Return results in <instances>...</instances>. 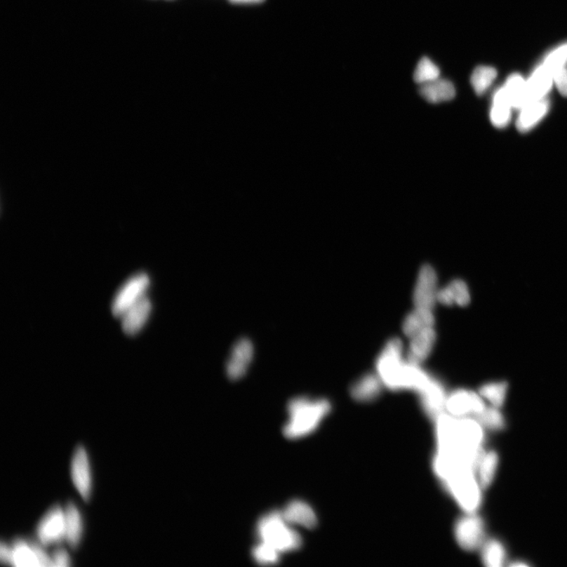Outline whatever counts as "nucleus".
Instances as JSON below:
<instances>
[{
	"instance_id": "nucleus-1",
	"label": "nucleus",
	"mask_w": 567,
	"mask_h": 567,
	"mask_svg": "<svg viewBox=\"0 0 567 567\" xmlns=\"http://www.w3.org/2000/svg\"><path fill=\"white\" fill-rule=\"evenodd\" d=\"M289 421L284 429L288 439L295 440L316 430L330 413L331 405L326 399L295 398L288 404Z\"/></svg>"
},
{
	"instance_id": "nucleus-2",
	"label": "nucleus",
	"mask_w": 567,
	"mask_h": 567,
	"mask_svg": "<svg viewBox=\"0 0 567 567\" xmlns=\"http://www.w3.org/2000/svg\"><path fill=\"white\" fill-rule=\"evenodd\" d=\"M446 492L465 513H476L482 502V491L475 470L462 468L441 481Z\"/></svg>"
},
{
	"instance_id": "nucleus-3",
	"label": "nucleus",
	"mask_w": 567,
	"mask_h": 567,
	"mask_svg": "<svg viewBox=\"0 0 567 567\" xmlns=\"http://www.w3.org/2000/svg\"><path fill=\"white\" fill-rule=\"evenodd\" d=\"M258 536L261 542L274 547L281 554L298 550L302 544L300 534L292 528L280 512H270L258 523Z\"/></svg>"
},
{
	"instance_id": "nucleus-4",
	"label": "nucleus",
	"mask_w": 567,
	"mask_h": 567,
	"mask_svg": "<svg viewBox=\"0 0 567 567\" xmlns=\"http://www.w3.org/2000/svg\"><path fill=\"white\" fill-rule=\"evenodd\" d=\"M404 363L402 341L398 338L391 339L385 345L376 362V373L385 387L395 391L399 373Z\"/></svg>"
},
{
	"instance_id": "nucleus-5",
	"label": "nucleus",
	"mask_w": 567,
	"mask_h": 567,
	"mask_svg": "<svg viewBox=\"0 0 567 567\" xmlns=\"http://www.w3.org/2000/svg\"><path fill=\"white\" fill-rule=\"evenodd\" d=\"M484 521L476 513H465L455 521L454 536L462 549L473 552L485 542Z\"/></svg>"
},
{
	"instance_id": "nucleus-6",
	"label": "nucleus",
	"mask_w": 567,
	"mask_h": 567,
	"mask_svg": "<svg viewBox=\"0 0 567 567\" xmlns=\"http://www.w3.org/2000/svg\"><path fill=\"white\" fill-rule=\"evenodd\" d=\"M150 284L149 276L146 274H139L128 279L114 296L112 307L114 316L121 318L128 309L145 298Z\"/></svg>"
},
{
	"instance_id": "nucleus-7",
	"label": "nucleus",
	"mask_w": 567,
	"mask_h": 567,
	"mask_svg": "<svg viewBox=\"0 0 567 567\" xmlns=\"http://www.w3.org/2000/svg\"><path fill=\"white\" fill-rule=\"evenodd\" d=\"M487 406L479 393L465 389H456L448 393L446 412L457 418L480 415Z\"/></svg>"
},
{
	"instance_id": "nucleus-8",
	"label": "nucleus",
	"mask_w": 567,
	"mask_h": 567,
	"mask_svg": "<svg viewBox=\"0 0 567 567\" xmlns=\"http://www.w3.org/2000/svg\"><path fill=\"white\" fill-rule=\"evenodd\" d=\"M36 536L43 546L62 542L66 540L65 510L55 506L44 514L36 527Z\"/></svg>"
},
{
	"instance_id": "nucleus-9",
	"label": "nucleus",
	"mask_w": 567,
	"mask_h": 567,
	"mask_svg": "<svg viewBox=\"0 0 567 567\" xmlns=\"http://www.w3.org/2000/svg\"><path fill=\"white\" fill-rule=\"evenodd\" d=\"M438 276L436 270L429 264H425L420 272L413 291L415 307L434 310L437 302Z\"/></svg>"
},
{
	"instance_id": "nucleus-10",
	"label": "nucleus",
	"mask_w": 567,
	"mask_h": 567,
	"mask_svg": "<svg viewBox=\"0 0 567 567\" xmlns=\"http://www.w3.org/2000/svg\"><path fill=\"white\" fill-rule=\"evenodd\" d=\"M425 413L434 421L446 412V404L448 393L439 380L430 377L428 382L417 392Z\"/></svg>"
},
{
	"instance_id": "nucleus-11",
	"label": "nucleus",
	"mask_w": 567,
	"mask_h": 567,
	"mask_svg": "<svg viewBox=\"0 0 567 567\" xmlns=\"http://www.w3.org/2000/svg\"><path fill=\"white\" fill-rule=\"evenodd\" d=\"M71 478L81 498L88 501L92 493L93 479L91 465L85 448L77 447L71 461Z\"/></svg>"
},
{
	"instance_id": "nucleus-12",
	"label": "nucleus",
	"mask_w": 567,
	"mask_h": 567,
	"mask_svg": "<svg viewBox=\"0 0 567 567\" xmlns=\"http://www.w3.org/2000/svg\"><path fill=\"white\" fill-rule=\"evenodd\" d=\"M436 340L434 327L425 328L411 338L407 351L408 362L421 366L433 352Z\"/></svg>"
},
{
	"instance_id": "nucleus-13",
	"label": "nucleus",
	"mask_w": 567,
	"mask_h": 567,
	"mask_svg": "<svg viewBox=\"0 0 567 567\" xmlns=\"http://www.w3.org/2000/svg\"><path fill=\"white\" fill-rule=\"evenodd\" d=\"M254 349L253 343L248 339L237 341L227 362V372L229 378L236 380L246 375L251 361Z\"/></svg>"
},
{
	"instance_id": "nucleus-14",
	"label": "nucleus",
	"mask_w": 567,
	"mask_h": 567,
	"mask_svg": "<svg viewBox=\"0 0 567 567\" xmlns=\"http://www.w3.org/2000/svg\"><path fill=\"white\" fill-rule=\"evenodd\" d=\"M152 311V304L147 295L121 315L122 330L128 335L138 333L145 327Z\"/></svg>"
},
{
	"instance_id": "nucleus-15",
	"label": "nucleus",
	"mask_w": 567,
	"mask_h": 567,
	"mask_svg": "<svg viewBox=\"0 0 567 567\" xmlns=\"http://www.w3.org/2000/svg\"><path fill=\"white\" fill-rule=\"evenodd\" d=\"M385 385L378 373H366L354 382L350 389L352 397L360 403L375 401Z\"/></svg>"
},
{
	"instance_id": "nucleus-16",
	"label": "nucleus",
	"mask_w": 567,
	"mask_h": 567,
	"mask_svg": "<svg viewBox=\"0 0 567 567\" xmlns=\"http://www.w3.org/2000/svg\"><path fill=\"white\" fill-rule=\"evenodd\" d=\"M281 513L289 525H298L307 529H314L318 524L316 514L304 501L294 500L289 502Z\"/></svg>"
},
{
	"instance_id": "nucleus-17",
	"label": "nucleus",
	"mask_w": 567,
	"mask_h": 567,
	"mask_svg": "<svg viewBox=\"0 0 567 567\" xmlns=\"http://www.w3.org/2000/svg\"><path fill=\"white\" fill-rule=\"evenodd\" d=\"M549 102L546 98L533 100L523 109L517 120V128L521 133L529 132L545 117L549 111Z\"/></svg>"
},
{
	"instance_id": "nucleus-18",
	"label": "nucleus",
	"mask_w": 567,
	"mask_h": 567,
	"mask_svg": "<svg viewBox=\"0 0 567 567\" xmlns=\"http://www.w3.org/2000/svg\"><path fill=\"white\" fill-rule=\"evenodd\" d=\"M437 302L444 306H467L470 302V293L467 283L460 279L451 281L438 291Z\"/></svg>"
},
{
	"instance_id": "nucleus-19",
	"label": "nucleus",
	"mask_w": 567,
	"mask_h": 567,
	"mask_svg": "<svg viewBox=\"0 0 567 567\" xmlns=\"http://www.w3.org/2000/svg\"><path fill=\"white\" fill-rule=\"evenodd\" d=\"M420 94L427 102L436 105L453 100L456 95V91L452 81L438 79L422 85Z\"/></svg>"
},
{
	"instance_id": "nucleus-20",
	"label": "nucleus",
	"mask_w": 567,
	"mask_h": 567,
	"mask_svg": "<svg viewBox=\"0 0 567 567\" xmlns=\"http://www.w3.org/2000/svg\"><path fill=\"white\" fill-rule=\"evenodd\" d=\"M435 317L433 310L415 307L404 319L403 331L409 339L425 328L434 327Z\"/></svg>"
},
{
	"instance_id": "nucleus-21",
	"label": "nucleus",
	"mask_w": 567,
	"mask_h": 567,
	"mask_svg": "<svg viewBox=\"0 0 567 567\" xmlns=\"http://www.w3.org/2000/svg\"><path fill=\"white\" fill-rule=\"evenodd\" d=\"M499 455L495 451H485L476 464L475 472L480 485L486 489L492 485L499 467Z\"/></svg>"
},
{
	"instance_id": "nucleus-22",
	"label": "nucleus",
	"mask_w": 567,
	"mask_h": 567,
	"mask_svg": "<svg viewBox=\"0 0 567 567\" xmlns=\"http://www.w3.org/2000/svg\"><path fill=\"white\" fill-rule=\"evenodd\" d=\"M512 109L505 88H500L495 93L493 98L491 112L493 125L499 128L507 127L510 124Z\"/></svg>"
},
{
	"instance_id": "nucleus-23",
	"label": "nucleus",
	"mask_w": 567,
	"mask_h": 567,
	"mask_svg": "<svg viewBox=\"0 0 567 567\" xmlns=\"http://www.w3.org/2000/svg\"><path fill=\"white\" fill-rule=\"evenodd\" d=\"M552 74L544 65L535 70L526 81L531 101L545 98L552 88Z\"/></svg>"
},
{
	"instance_id": "nucleus-24",
	"label": "nucleus",
	"mask_w": 567,
	"mask_h": 567,
	"mask_svg": "<svg viewBox=\"0 0 567 567\" xmlns=\"http://www.w3.org/2000/svg\"><path fill=\"white\" fill-rule=\"evenodd\" d=\"M514 109H523L531 102L527 83L519 74H513L504 86Z\"/></svg>"
},
{
	"instance_id": "nucleus-25",
	"label": "nucleus",
	"mask_w": 567,
	"mask_h": 567,
	"mask_svg": "<svg viewBox=\"0 0 567 567\" xmlns=\"http://www.w3.org/2000/svg\"><path fill=\"white\" fill-rule=\"evenodd\" d=\"M66 540L69 545L76 547L80 544L83 532V521L79 508L69 502L65 509Z\"/></svg>"
},
{
	"instance_id": "nucleus-26",
	"label": "nucleus",
	"mask_w": 567,
	"mask_h": 567,
	"mask_svg": "<svg viewBox=\"0 0 567 567\" xmlns=\"http://www.w3.org/2000/svg\"><path fill=\"white\" fill-rule=\"evenodd\" d=\"M12 566H40L39 564L34 542L22 539H17L11 546Z\"/></svg>"
},
{
	"instance_id": "nucleus-27",
	"label": "nucleus",
	"mask_w": 567,
	"mask_h": 567,
	"mask_svg": "<svg viewBox=\"0 0 567 567\" xmlns=\"http://www.w3.org/2000/svg\"><path fill=\"white\" fill-rule=\"evenodd\" d=\"M481 560L488 567H501L507 560V551L504 544L499 540L485 541L481 547Z\"/></svg>"
},
{
	"instance_id": "nucleus-28",
	"label": "nucleus",
	"mask_w": 567,
	"mask_h": 567,
	"mask_svg": "<svg viewBox=\"0 0 567 567\" xmlns=\"http://www.w3.org/2000/svg\"><path fill=\"white\" fill-rule=\"evenodd\" d=\"M508 384L505 382H493L481 386L479 391L483 399L493 407L501 408L505 403Z\"/></svg>"
},
{
	"instance_id": "nucleus-29",
	"label": "nucleus",
	"mask_w": 567,
	"mask_h": 567,
	"mask_svg": "<svg viewBox=\"0 0 567 567\" xmlns=\"http://www.w3.org/2000/svg\"><path fill=\"white\" fill-rule=\"evenodd\" d=\"M498 72L491 67L480 66L476 67L472 76V85L476 95L484 94L495 81Z\"/></svg>"
},
{
	"instance_id": "nucleus-30",
	"label": "nucleus",
	"mask_w": 567,
	"mask_h": 567,
	"mask_svg": "<svg viewBox=\"0 0 567 567\" xmlns=\"http://www.w3.org/2000/svg\"><path fill=\"white\" fill-rule=\"evenodd\" d=\"M441 70L428 57H423L418 62L414 73V80L420 85H424L440 79Z\"/></svg>"
},
{
	"instance_id": "nucleus-31",
	"label": "nucleus",
	"mask_w": 567,
	"mask_h": 567,
	"mask_svg": "<svg viewBox=\"0 0 567 567\" xmlns=\"http://www.w3.org/2000/svg\"><path fill=\"white\" fill-rule=\"evenodd\" d=\"M486 429L500 431L506 427V420L499 408L486 407L482 413L476 418Z\"/></svg>"
},
{
	"instance_id": "nucleus-32",
	"label": "nucleus",
	"mask_w": 567,
	"mask_h": 567,
	"mask_svg": "<svg viewBox=\"0 0 567 567\" xmlns=\"http://www.w3.org/2000/svg\"><path fill=\"white\" fill-rule=\"evenodd\" d=\"M281 553L274 547L264 542H261L254 547L253 556L255 561L263 566L274 565L279 561Z\"/></svg>"
},
{
	"instance_id": "nucleus-33",
	"label": "nucleus",
	"mask_w": 567,
	"mask_h": 567,
	"mask_svg": "<svg viewBox=\"0 0 567 567\" xmlns=\"http://www.w3.org/2000/svg\"><path fill=\"white\" fill-rule=\"evenodd\" d=\"M567 63V44L562 45L546 58L543 64L552 74L556 71L564 68Z\"/></svg>"
},
{
	"instance_id": "nucleus-34",
	"label": "nucleus",
	"mask_w": 567,
	"mask_h": 567,
	"mask_svg": "<svg viewBox=\"0 0 567 567\" xmlns=\"http://www.w3.org/2000/svg\"><path fill=\"white\" fill-rule=\"evenodd\" d=\"M552 76L559 93L567 98V69L564 67L556 71Z\"/></svg>"
},
{
	"instance_id": "nucleus-35",
	"label": "nucleus",
	"mask_w": 567,
	"mask_h": 567,
	"mask_svg": "<svg viewBox=\"0 0 567 567\" xmlns=\"http://www.w3.org/2000/svg\"><path fill=\"white\" fill-rule=\"evenodd\" d=\"M51 558H53L54 566L67 567L71 565V559L66 550L57 549Z\"/></svg>"
},
{
	"instance_id": "nucleus-36",
	"label": "nucleus",
	"mask_w": 567,
	"mask_h": 567,
	"mask_svg": "<svg viewBox=\"0 0 567 567\" xmlns=\"http://www.w3.org/2000/svg\"><path fill=\"white\" fill-rule=\"evenodd\" d=\"M34 545L40 566H54L53 558L48 556L43 547L36 543H34Z\"/></svg>"
},
{
	"instance_id": "nucleus-37",
	"label": "nucleus",
	"mask_w": 567,
	"mask_h": 567,
	"mask_svg": "<svg viewBox=\"0 0 567 567\" xmlns=\"http://www.w3.org/2000/svg\"><path fill=\"white\" fill-rule=\"evenodd\" d=\"M0 559H1L3 563L12 566L11 546L4 542L1 543V546H0Z\"/></svg>"
},
{
	"instance_id": "nucleus-38",
	"label": "nucleus",
	"mask_w": 567,
	"mask_h": 567,
	"mask_svg": "<svg viewBox=\"0 0 567 567\" xmlns=\"http://www.w3.org/2000/svg\"><path fill=\"white\" fill-rule=\"evenodd\" d=\"M234 4H259L262 2L263 0H230Z\"/></svg>"
},
{
	"instance_id": "nucleus-39",
	"label": "nucleus",
	"mask_w": 567,
	"mask_h": 567,
	"mask_svg": "<svg viewBox=\"0 0 567 567\" xmlns=\"http://www.w3.org/2000/svg\"><path fill=\"white\" fill-rule=\"evenodd\" d=\"M511 566H514V567H518V566H529V564L521 562V561H518V562H514V563H512Z\"/></svg>"
}]
</instances>
